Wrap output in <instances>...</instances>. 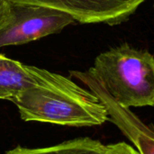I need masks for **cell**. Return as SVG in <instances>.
I'll return each instance as SVG.
<instances>
[{"instance_id": "6da1fadb", "label": "cell", "mask_w": 154, "mask_h": 154, "mask_svg": "<svg viewBox=\"0 0 154 154\" xmlns=\"http://www.w3.org/2000/svg\"><path fill=\"white\" fill-rule=\"evenodd\" d=\"M69 74L99 87L124 108L154 106V56L148 51L123 43L100 53L88 70Z\"/></svg>"}, {"instance_id": "7a4b0ae2", "label": "cell", "mask_w": 154, "mask_h": 154, "mask_svg": "<svg viewBox=\"0 0 154 154\" xmlns=\"http://www.w3.org/2000/svg\"><path fill=\"white\" fill-rule=\"evenodd\" d=\"M24 121L68 126H94L108 121L106 106L89 90L79 85L67 89L34 87L12 101Z\"/></svg>"}, {"instance_id": "3957f363", "label": "cell", "mask_w": 154, "mask_h": 154, "mask_svg": "<svg viewBox=\"0 0 154 154\" xmlns=\"http://www.w3.org/2000/svg\"><path fill=\"white\" fill-rule=\"evenodd\" d=\"M74 21L69 14L53 8L10 3V15L0 29V48L59 33Z\"/></svg>"}, {"instance_id": "277c9868", "label": "cell", "mask_w": 154, "mask_h": 154, "mask_svg": "<svg viewBox=\"0 0 154 154\" xmlns=\"http://www.w3.org/2000/svg\"><path fill=\"white\" fill-rule=\"evenodd\" d=\"M11 4L35 5L71 15L80 23L116 25L133 15L145 0H7Z\"/></svg>"}, {"instance_id": "5b68a950", "label": "cell", "mask_w": 154, "mask_h": 154, "mask_svg": "<svg viewBox=\"0 0 154 154\" xmlns=\"http://www.w3.org/2000/svg\"><path fill=\"white\" fill-rule=\"evenodd\" d=\"M75 84L62 75L24 65L0 54V99L12 102L22 92L34 87L67 89Z\"/></svg>"}, {"instance_id": "8992f818", "label": "cell", "mask_w": 154, "mask_h": 154, "mask_svg": "<svg viewBox=\"0 0 154 154\" xmlns=\"http://www.w3.org/2000/svg\"><path fill=\"white\" fill-rule=\"evenodd\" d=\"M91 91L106 106L108 121L117 128L134 143L139 154H154V129L142 122L130 109L124 108L116 103L102 88L86 83Z\"/></svg>"}, {"instance_id": "52a82bcc", "label": "cell", "mask_w": 154, "mask_h": 154, "mask_svg": "<svg viewBox=\"0 0 154 154\" xmlns=\"http://www.w3.org/2000/svg\"><path fill=\"white\" fill-rule=\"evenodd\" d=\"M108 145L90 138H79L60 144L38 149L16 147L5 154H106Z\"/></svg>"}, {"instance_id": "ba28073f", "label": "cell", "mask_w": 154, "mask_h": 154, "mask_svg": "<svg viewBox=\"0 0 154 154\" xmlns=\"http://www.w3.org/2000/svg\"><path fill=\"white\" fill-rule=\"evenodd\" d=\"M106 154H139L138 152L131 145L125 143H118L108 145Z\"/></svg>"}, {"instance_id": "9c48e42d", "label": "cell", "mask_w": 154, "mask_h": 154, "mask_svg": "<svg viewBox=\"0 0 154 154\" xmlns=\"http://www.w3.org/2000/svg\"><path fill=\"white\" fill-rule=\"evenodd\" d=\"M10 15V3L7 0H0V29Z\"/></svg>"}, {"instance_id": "30bf717a", "label": "cell", "mask_w": 154, "mask_h": 154, "mask_svg": "<svg viewBox=\"0 0 154 154\" xmlns=\"http://www.w3.org/2000/svg\"><path fill=\"white\" fill-rule=\"evenodd\" d=\"M153 5H154V0H153Z\"/></svg>"}]
</instances>
